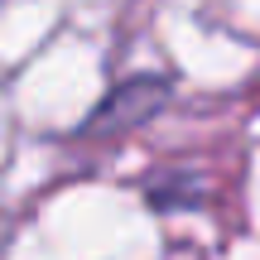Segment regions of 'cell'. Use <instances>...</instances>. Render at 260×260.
<instances>
[{"label": "cell", "mask_w": 260, "mask_h": 260, "mask_svg": "<svg viewBox=\"0 0 260 260\" xmlns=\"http://www.w3.org/2000/svg\"><path fill=\"white\" fill-rule=\"evenodd\" d=\"M164 96H169V82H164V77H130V82H121V87H116V92L92 111L87 135H121V130L149 121V116L164 106Z\"/></svg>", "instance_id": "obj_1"}]
</instances>
